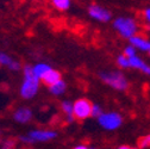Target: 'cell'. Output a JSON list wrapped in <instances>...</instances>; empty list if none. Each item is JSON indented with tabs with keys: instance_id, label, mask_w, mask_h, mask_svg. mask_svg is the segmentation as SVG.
Listing matches in <instances>:
<instances>
[{
	"instance_id": "6da1fadb",
	"label": "cell",
	"mask_w": 150,
	"mask_h": 149,
	"mask_svg": "<svg viewBox=\"0 0 150 149\" xmlns=\"http://www.w3.org/2000/svg\"><path fill=\"white\" fill-rule=\"evenodd\" d=\"M40 87L41 80L33 74L32 66L25 65L23 67V81L19 86V96L25 100L33 99L38 94Z\"/></svg>"
},
{
	"instance_id": "7a4b0ae2",
	"label": "cell",
	"mask_w": 150,
	"mask_h": 149,
	"mask_svg": "<svg viewBox=\"0 0 150 149\" xmlns=\"http://www.w3.org/2000/svg\"><path fill=\"white\" fill-rule=\"evenodd\" d=\"M113 29L117 33L125 40L132 38L134 36L139 32V24L134 17L130 16H120L113 21Z\"/></svg>"
},
{
	"instance_id": "3957f363",
	"label": "cell",
	"mask_w": 150,
	"mask_h": 149,
	"mask_svg": "<svg viewBox=\"0 0 150 149\" xmlns=\"http://www.w3.org/2000/svg\"><path fill=\"white\" fill-rule=\"evenodd\" d=\"M99 79L111 87L112 89L118 91V92H124L129 88L130 84L125 74L120 70H104L99 73Z\"/></svg>"
},
{
	"instance_id": "277c9868",
	"label": "cell",
	"mask_w": 150,
	"mask_h": 149,
	"mask_svg": "<svg viewBox=\"0 0 150 149\" xmlns=\"http://www.w3.org/2000/svg\"><path fill=\"white\" fill-rule=\"evenodd\" d=\"M57 131L52 129H32L26 134L19 137L24 144H35V143H45L50 142L57 137Z\"/></svg>"
},
{
	"instance_id": "5b68a950",
	"label": "cell",
	"mask_w": 150,
	"mask_h": 149,
	"mask_svg": "<svg viewBox=\"0 0 150 149\" xmlns=\"http://www.w3.org/2000/svg\"><path fill=\"white\" fill-rule=\"evenodd\" d=\"M97 121L101 129L106 130V131H116L123 125L124 118L117 111H107V112H104L99 118H97Z\"/></svg>"
},
{
	"instance_id": "8992f818",
	"label": "cell",
	"mask_w": 150,
	"mask_h": 149,
	"mask_svg": "<svg viewBox=\"0 0 150 149\" xmlns=\"http://www.w3.org/2000/svg\"><path fill=\"white\" fill-rule=\"evenodd\" d=\"M74 117L78 121H85L92 117L93 104L87 98H79L74 103Z\"/></svg>"
},
{
	"instance_id": "52a82bcc",
	"label": "cell",
	"mask_w": 150,
	"mask_h": 149,
	"mask_svg": "<svg viewBox=\"0 0 150 149\" xmlns=\"http://www.w3.org/2000/svg\"><path fill=\"white\" fill-rule=\"evenodd\" d=\"M87 13L93 21L99 22V23H110L112 21V13L107 9L103 7L98 4H91L87 7Z\"/></svg>"
},
{
	"instance_id": "ba28073f",
	"label": "cell",
	"mask_w": 150,
	"mask_h": 149,
	"mask_svg": "<svg viewBox=\"0 0 150 149\" xmlns=\"http://www.w3.org/2000/svg\"><path fill=\"white\" fill-rule=\"evenodd\" d=\"M13 121L19 124H28L33 118V111L28 106H21L14 110L12 115Z\"/></svg>"
},
{
	"instance_id": "9c48e42d",
	"label": "cell",
	"mask_w": 150,
	"mask_h": 149,
	"mask_svg": "<svg viewBox=\"0 0 150 149\" xmlns=\"http://www.w3.org/2000/svg\"><path fill=\"white\" fill-rule=\"evenodd\" d=\"M0 66L8 68L11 72H19L23 69L19 61L12 59L8 54H6L4 51H0Z\"/></svg>"
},
{
	"instance_id": "30bf717a",
	"label": "cell",
	"mask_w": 150,
	"mask_h": 149,
	"mask_svg": "<svg viewBox=\"0 0 150 149\" xmlns=\"http://www.w3.org/2000/svg\"><path fill=\"white\" fill-rule=\"evenodd\" d=\"M129 61H130V68L136 69V70L143 73L144 75L150 77V65L146 63L141 56L136 55V56H134V57H130Z\"/></svg>"
},
{
	"instance_id": "8fae6325",
	"label": "cell",
	"mask_w": 150,
	"mask_h": 149,
	"mask_svg": "<svg viewBox=\"0 0 150 149\" xmlns=\"http://www.w3.org/2000/svg\"><path fill=\"white\" fill-rule=\"evenodd\" d=\"M129 44L134 45L137 50L144 51V53H148L149 49H150V41L146 38V37H144L142 35H136V36L132 37V38H130L129 40Z\"/></svg>"
},
{
	"instance_id": "7c38bea8",
	"label": "cell",
	"mask_w": 150,
	"mask_h": 149,
	"mask_svg": "<svg viewBox=\"0 0 150 149\" xmlns=\"http://www.w3.org/2000/svg\"><path fill=\"white\" fill-rule=\"evenodd\" d=\"M60 80H62V75H61V73H60L59 70L54 69V68H51V69L45 74V75L41 79V81H42L47 87H50L51 85L56 84V82L60 81Z\"/></svg>"
},
{
	"instance_id": "4fadbf2b",
	"label": "cell",
	"mask_w": 150,
	"mask_h": 149,
	"mask_svg": "<svg viewBox=\"0 0 150 149\" xmlns=\"http://www.w3.org/2000/svg\"><path fill=\"white\" fill-rule=\"evenodd\" d=\"M48 91H49L50 94L54 96V97H61V96L64 94L66 91H67V84L62 79V80L57 81L56 84L51 85L50 87H48Z\"/></svg>"
},
{
	"instance_id": "5bb4252c",
	"label": "cell",
	"mask_w": 150,
	"mask_h": 149,
	"mask_svg": "<svg viewBox=\"0 0 150 149\" xmlns=\"http://www.w3.org/2000/svg\"><path fill=\"white\" fill-rule=\"evenodd\" d=\"M61 110L66 116V121L68 123H73L75 121L74 117V105L69 100H62L61 101Z\"/></svg>"
},
{
	"instance_id": "9a60e30c",
	"label": "cell",
	"mask_w": 150,
	"mask_h": 149,
	"mask_svg": "<svg viewBox=\"0 0 150 149\" xmlns=\"http://www.w3.org/2000/svg\"><path fill=\"white\" fill-rule=\"evenodd\" d=\"M52 67L48 63H44V62H40V63H36L32 66V70H33V74L38 78L40 80L45 75V74L51 69Z\"/></svg>"
},
{
	"instance_id": "2e32d148",
	"label": "cell",
	"mask_w": 150,
	"mask_h": 149,
	"mask_svg": "<svg viewBox=\"0 0 150 149\" xmlns=\"http://www.w3.org/2000/svg\"><path fill=\"white\" fill-rule=\"evenodd\" d=\"M50 3L54 6V9L61 12L68 11L71 7V0H50Z\"/></svg>"
},
{
	"instance_id": "e0dca14e",
	"label": "cell",
	"mask_w": 150,
	"mask_h": 149,
	"mask_svg": "<svg viewBox=\"0 0 150 149\" xmlns=\"http://www.w3.org/2000/svg\"><path fill=\"white\" fill-rule=\"evenodd\" d=\"M116 63L120 69H129L130 68V61L129 57H126L124 54H120L116 59Z\"/></svg>"
},
{
	"instance_id": "ac0fdd59",
	"label": "cell",
	"mask_w": 150,
	"mask_h": 149,
	"mask_svg": "<svg viewBox=\"0 0 150 149\" xmlns=\"http://www.w3.org/2000/svg\"><path fill=\"white\" fill-rule=\"evenodd\" d=\"M138 147L141 149H146L150 148V134H146L144 136H142L138 140Z\"/></svg>"
},
{
	"instance_id": "d6986e66",
	"label": "cell",
	"mask_w": 150,
	"mask_h": 149,
	"mask_svg": "<svg viewBox=\"0 0 150 149\" xmlns=\"http://www.w3.org/2000/svg\"><path fill=\"white\" fill-rule=\"evenodd\" d=\"M123 54L125 55L126 57H134V56H136L137 55V49L134 47V45H131V44H127L125 48H124V51H123Z\"/></svg>"
},
{
	"instance_id": "ffe728a7",
	"label": "cell",
	"mask_w": 150,
	"mask_h": 149,
	"mask_svg": "<svg viewBox=\"0 0 150 149\" xmlns=\"http://www.w3.org/2000/svg\"><path fill=\"white\" fill-rule=\"evenodd\" d=\"M103 114H104L103 106H101L100 104H93V109H92V117H94V118H99Z\"/></svg>"
},
{
	"instance_id": "44dd1931",
	"label": "cell",
	"mask_w": 150,
	"mask_h": 149,
	"mask_svg": "<svg viewBox=\"0 0 150 149\" xmlns=\"http://www.w3.org/2000/svg\"><path fill=\"white\" fill-rule=\"evenodd\" d=\"M142 17H143L145 24L150 25V6L146 7V9H144V11H143V13H142Z\"/></svg>"
},
{
	"instance_id": "7402d4cb",
	"label": "cell",
	"mask_w": 150,
	"mask_h": 149,
	"mask_svg": "<svg viewBox=\"0 0 150 149\" xmlns=\"http://www.w3.org/2000/svg\"><path fill=\"white\" fill-rule=\"evenodd\" d=\"M73 149H89V147L86 145V144H78V145H75Z\"/></svg>"
},
{
	"instance_id": "603a6c76",
	"label": "cell",
	"mask_w": 150,
	"mask_h": 149,
	"mask_svg": "<svg viewBox=\"0 0 150 149\" xmlns=\"http://www.w3.org/2000/svg\"><path fill=\"white\" fill-rule=\"evenodd\" d=\"M117 149H137V148L131 147V145H127V144H123V145H119Z\"/></svg>"
},
{
	"instance_id": "cb8c5ba5",
	"label": "cell",
	"mask_w": 150,
	"mask_h": 149,
	"mask_svg": "<svg viewBox=\"0 0 150 149\" xmlns=\"http://www.w3.org/2000/svg\"><path fill=\"white\" fill-rule=\"evenodd\" d=\"M89 149H97L96 147H89Z\"/></svg>"
},
{
	"instance_id": "d4e9b609",
	"label": "cell",
	"mask_w": 150,
	"mask_h": 149,
	"mask_svg": "<svg viewBox=\"0 0 150 149\" xmlns=\"http://www.w3.org/2000/svg\"><path fill=\"white\" fill-rule=\"evenodd\" d=\"M148 54H149V56H150V49H149V51H148Z\"/></svg>"
}]
</instances>
